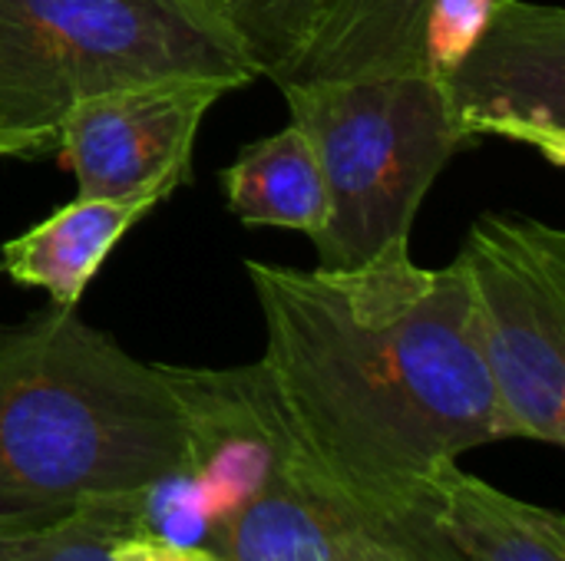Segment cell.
<instances>
[{
	"label": "cell",
	"mask_w": 565,
	"mask_h": 561,
	"mask_svg": "<svg viewBox=\"0 0 565 561\" xmlns=\"http://www.w3.org/2000/svg\"><path fill=\"white\" fill-rule=\"evenodd\" d=\"M232 215L245 225L295 228L318 238L328 222V188L311 139L288 122L238 152L218 175Z\"/></svg>",
	"instance_id": "cell-13"
},
{
	"label": "cell",
	"mask_w": 565,
	"mask_h": 561,
	"mask_svg": "<svg viewBox=\"0 0 565 561\" xmlns=\"http://www.w3.org/2000/svg\"><path fill=\"white\" fill-rule=\"evenodd\" d=\"M424 509L450 561H565L563 513L463 473L460 460L427 476Z\"/></svg>",
	"instance_id": "cell-10"
},
{
	"label": "cell",
	"mask_w": 565,
	"mask_h": 561,
	"mask_svg": "<svg viewBox=\"0 0 565 561\" xmlns=\"http://www.w3.org/2000/svg\"><path fill=\"white\" fill-rule=\"evenodd\" d=\"M222 561H450L434 532L334 489L298 456L262 496L205 532Z\"/></svg>",
	"instance_id": "cell-9"
},
{
	"label": "cell",
	"mask_w": 565,
	"mask_h": 561,
	"mask_svg": "<svg viewBox=\"0 0 565 561\" xmlns=\"http://www.w3.org/2000/svg\"><path fill=\"white\" fill-rule=\"evenodd\" d=\"M245 268L265 317L262 367L308 466L434 532L427 476L507 440L460 265L424 268L397 245L358 268Z\"/></svg>",
	"instance_id": "cell-1"
},
{
	"label": "cell",
	"mask_w": 565,
	"mask_h": 561,
	"mask_svg": "<svg viewBox=\"0 0 565 561\" xmlns=\"http://www.w3.org/2000/svg\"><path fill=\"white\" fill-rule=\"evenodd\" d=\"M291 122L315 145L328 222L318 268H358L411 245L417 212L447 162L470 145L427 73L281 83Z\"/></svg>",
	"instance_id": "cell-4"
},
{
	"label": "cell",
	"mask_w": 565,
	"mask_h": 561,
	"mask_svg": "<svg viewBox=\"0 0 565 561\" xmlns=\"http://www.w3.org/2000/svg\"><path fill=\"white\" fill-rule=\"evenodd\" d=\"M185 466V417L159 364L136 360L73 308L0 321V536L149 493Z\"/></svg>",
	"instance_id": "cell-2"
},
{
	"label": "cell",
	"mask_w": 565,
	"mask_h": 561,
	"mask_svg": "<svg viewBox=\"0 0 565 561\" xmlns=\"http://www.w3.org/2000/svg\"><path fill=\"white\" fill-rule=\"evenodd\" d=\"M159 370L185 417V483L205 539L209 529L285 476L298 443L262 360L228 370L172 364H159Z\"/></svg>",
	"instance_id": "cell-8"
},
{
	"label": "cell",
	"mask_w": 565,
	"mask_h": 561,
	"mask_svg": "<svg viewBox=\"0 0 565 561\" xmlns=\"http://www.w3.org/2000/svg\"><path fill=\"white\" fill-rule=\"evenodd\" d=\"M507 440L565 443V231L530 215H480L454 258Z\"/></svg>",
	"instance_id": "cell-5"
},
{
	"label": "cell",
	"mask_w": 565,
	"mask_h": 561,
	"mask_svg": "<svg viewBox=\"0 0 565 561\" xmlns=\"http://www.w3.org/2000/svg\"><path fill=\"white\" fill-rule=\"evenodd\" d=\"M437 83L467 142L500 136L565 165L563 7L503 0L483 36Z\"/></svg>",
	"instance_id": "cell-7"
},
{
	"label": "cell",
	"mask_w": 565,
	"mask_h": 561,
	"mask_svg": "<svg viewBox=\"0 0 565 561\" xmlns=\"http://www.w3.org/2000/svg\"><path fill=\"white\" fill-rule=\"evenodd\" d=\"M503 0H430L424 17L420 66L427 76H447L483 36Z\"/></svg>",
	"instance_id": "cell-15"
},
{
	"label": "cell",
	"mask_w": 565,
	"mask_h": 561,
	"mask_svg": "<svg viewBox=\"0 0 565 561\" xmlns=\"http://www.w3.org/2000/svg\"><path fill=\"white\" fill-rule=\"evenodd\" d=\"M228 93L218 79H149L79 99L56 129V155L76 195L156 208L192 175L205 112Z\"/></svg>",
	"instance_id": "cell-6"
},
{
	"label": "cell",
	"mask_w": 565,
	"mask_h": 561,
	"mask_svg": "<svg viewBox=\"0 0 565 561\" xmlns=\"http://www.w3.org/2000/svg\"><path fill=\"white\" fill-rule=\"evenodd\" d=\"M113 561H222L209 546H195V542H179V539H166L159 532H132L126 539H119L109 552Z\"/></svg>",
	"instance_id": "cell-16"
},
{
	"label": "cell",
	"mask_w": 565,
	"mask_h": 561,
	"mask_svg": "<svg viewBox=\"0 0 565 561\" xmlns=\"http://www.w3.org/2000/svg\"><path fill=\"white\" fill-rule=\"evenodd\" d=\"M149 212V205L76 195L23 235L3 241L0 271L23 288L46 291L56 308H76L119 238Z\"/></svg>",
	"instance_id": "cell-12"
},
{
	"label": "cell",
	"mask_w": 565,
	"mask_h": 561,
	"mask_svg": "<svg viewBox=\"0 0 565 561\" xmlns=\"http://www.w3.org/2000/svg\"><path fill=\"white\" fill-rule=\"evenodd\" d=\"M248 50L258 76L278 79L308 43L321 0H202Z\"/></svg>",
	"instance_id": "cell-14"
},
{
	"label": "cell",
	"mask_w": 565,
	"mask_h": 561,
	"mask_svg": "<svg viewBox=\"0 0 565 561\" xmlns=\"http://www.w3.org/2000/svg\"><path fill=\"white\" fill-rule=\"evenodd\" d=\"M0 159H3V152H0Z\"/></svg>",
	"instance_id": "cell-17"
},
{
	"label": "cell",
	"mask_w": 565,
	"mask_h": 561,
	"mask_svg": "<svg viewBox=\"0 0 565 561\" xmlns=\"http://www.w3.org/2000/svg\"><path fill=\"white\" fill-rule=\"evenodd\" d=\"M252 86L242 40L202 0H0V152L56 155L86 96L149 79Z\"/></svg>",
	"instance_id": "cell-3"
},
{
	"label": "cell",
	"mask_w": 565,
	"mask_h": 561,
	"mask_svg": "<svg viewBox=\"0 0 565 561\" xmlns=\"http://www.w3.org/2000/svg\"><path fill=\"white\" fill-rule=\"evenodd\" d=\"M427 7L430 0H321L308 43L275 83L424 73Z\"/></svg>",
	"instance_id": "cell-11"
}]
</instances>
